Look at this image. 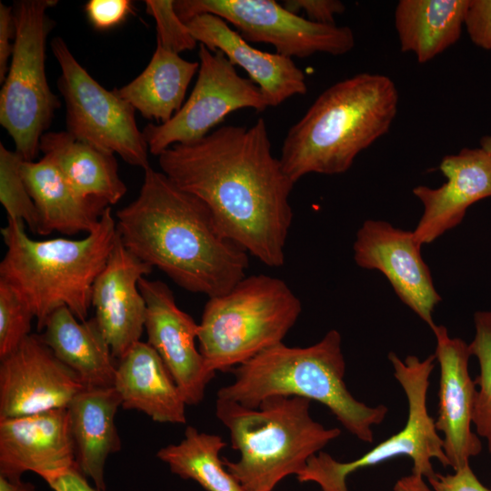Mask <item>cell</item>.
I'll list each match as a JSON object with an SVG mask.
<instances>
[{"mask_svg":"<svg viewBox=\"0 0 491 491\" xmlns=\"http://www.w3.org/2000/svg\"><path fill=\"white\" fill-rule=\"evenodd\" d=\"M311 401L273 396L256 408L217 398L215 416L228 429L236 462L223 458L226 470L244 491H272L287 476L298 475L309 458L337 438L310 415Z\"/></svg>","mask_w":491,"mask_h":491,"instance_id":"cell-6","label":"cell"},{"mask_svg":"<svg viewBox=\"0 0 491 491\" xmlns=\"http://www.w3.org/2000/svg\"><path fill=\"white\" fill-rule=\"evenodd\" d=\"M427 482L435 491H491V487L483 485L476 477L470 465L453 474L436 473Z\"/></svg>","mask_w":491,"mask_h":491,"instance_id":"cell-36","label":"cell"},{"mask_svg":"<svg viewBox=\"0 0 491 491\" xmlns=\"http://www.w3.org/2000/svg\"><path fill=\"white\" fill-rule=\"evenodd\" d=\"M226 446L218 435L187 426L183 440L159 449L156 456L173 474L197 482L206 491H244L219 456Z\"/></svg>","mask_w":491,"mask_h":491,"instance_id":"cell-28","label":"cell"},{"mask_svg":"<svg viewBox=\"0 0 491 491\" xmlns=\"http://www.w3.org/2000/svg\"><path fill=\"white\" fill-rule=\"evenodd\" d=\"M198 69L199 62L185 60L156 44L144 71L114 91L145 118L157 125L165 124L182 107L188 85Z\"/></svg>","mask_w":491,"mask_h":491,"instance_id":"cell-27","label":"cell"},{"mask_svg":"<svg viewBox=\"0 0 491 491\" xmlns=\"http://www.w3.org/2000/svg\"><path fill=\"white\" fill-rule=\"evenodd\" d=\"M439 169L446 183L436 188L417 185L413 189L424 206L413 231L421 246L458 225L473 204L491 197V153L482 147H466L444 156Z\"/></svg>","mask_w":491,"mask_h":491,"instance_id":"cell-19","label":"cell"},{"mask_svg":"<svg viewBox=\"0 0 491 491\" xmlns=\"http://www.w3.org/2000/svg\"><path fill=\"white\" fill-rule=\"evenodd\" d=\"M476 335L468 344L471 355L476 356L479 375L473 413V425L479 437L486 440L491 454V310L477 311L474 315Z\"/></svg>","mask_w":491,"mask_h":491,"instance_id":"cell-29","label":"cell"},{"mask_svg":"<svg viewBox=\"0 0 491 491\" xmlns=\"http://www.w3.org/2000/svg\"><path fill=\"white\" fill-rule=\"evenodd\" d=\"M0 360V418L67 407L85 387L38 334Z\"/></svg>","mask_w":491,"mask_h":491,"instance_id":"cell-13","label":"cell"},{"mask_svg":"<svg viewBox=\"0 0 491 491\" xmlns=\"http://www.w3.org/2000/svg\"><path fill=\"white\" fill-rule=\"evenodd\" d=\"M115 215L124 246L187 291L214 297L246 276L248 253L163 172L145 169L138 196Z\"/></svg>","mask_w":491,"mask_h":491,"instance_id":"cell-2","label":"cell"},{"mask_svg":"<svg viewBox=\"0 0 491 491\" xmlns=\"http://www.w3.org/2000/svg\"><path fill=\"white\" fill-rule=\"evenodd\" d=\"M199 69L189 97L165 124L150 123L143 129L149 153L158 156L176 144H188L206 136L229 114L250 108L269 107L258 86L241 76L220 51L199 46Z\"/></svg>","mask_w":491,"mask_h":491,"instance_id":"cell-12","label":"cell"},{"mask_svg":"<svg viewBox=\"0 0 491 491\" xmlns=\"http://www.w3.org/2000/svg\"><path fill=\"white\" fill-rule=\"evenodd\" d=\"M23 161L16 151L0 143V202L8 218L23 221L37 234V210L20 173Z\"/></svg>","mask_w":491,"mask_h":491,"instance_id":"cell-30","label":"cell"},{"mask_svg":"<svg viewBox=\"0 0 491 491\" xmlns=\"http://www.w3.org/2000/svg\"><path fill=\"white\" fill-rule=\"evenodd\" d=\"M41 340L85 387L114 386L116 365L95 318L81 321L67 307L48 317Z\"/></svg>","mask_w":491,"mask_h":491,"instance_id":"cell-24","label":"cell"},{"mask_svg":"<svg viewBox=\"0 0 491 491\" xmlns=\"http://www.w3.org/2000/svg\"><path fill=\"white\" fill-rule=\"evenodd\" d=\"M85 11L92 25L98 30H107L124 22L132 11L129 0H90Z\"/></svg>","mask_w":491,"mask_h":491,"instance_id":"cell-33","label":"cell"},{"mask_svg":"<svg viewBox=\"0 0 491 491\" xmlns=\"http://www.w3.org/2000/svg\"><path fill=\"white\" fill-rule=\"evenodd\" d=\"M33 318L26 303L0 280V359L14 352L31 335Z\"/></svg>","mask_w":491,"mask_h":491,"instance_id":"cell-31","label":"cell"},{"mask_svg":"<svg viewBox=\"0 0 491 491\" xmlns=\"http://www.w3.org/2000/svg\"><path fill=\"white\" fill-rule=\"evenodd\" d=\"M469 0H400L395 27L402 52L421 64L456 44L465 26Z\"/></svg>","mask_w":491,"mask_h":491,"instance_id":"cell-26","label":"cell"},{"mask_svg":"<svg viewBox=\"0 0 491 491\" xmlns=\"http://www.w3.org/2000/svg\"><path fill=\"white\" fill-rule=\"evenodd\" d=\"M20 173L35 205L37 234H89L99 224L105 202L78 193L48 158L23 161Z\"/></svg>","mask_w":491,"mask_h":491,"instance_id":"cell-22","label":"cell"},{"mask_svg":"<svg viewBox=\"0 0 491 491\" xmlns=\"http://www.w3.org/2000/svg\"><path fill=\"white\" fill-rule=\"evenodd\" d=\"M39 151L85 197L115 205L126 193L115 155L80 141L67 131L45 132L40 139Z\"/></svg>","mask_w":491,"mask_h":491,"instance_id":"cell-25","label":"cell"},{"mask_svg":"<svg viewBox=\"0 0 491 491\" xmlns=\"http://www.w3.org/2000/svg\"><path fill=\"white\" fill-rule=\"evenodd\" d=\"M61 74L57 87L66 109V131L75 138L116 154L127 164L149 165V150L139 130L135 109L115 92L96 82L75 58L61 37L51 41Z\"/></svg>","mask_w":491,"mask_h":491,"instance_id":"cell-10","label":"cell"},{"mask_svg":"<svg viewBox=\"0 0 491 491\" xmlns=\"http://www.w3.org/2000/svg\"><path fill=\"white\" fill-rule=\"evenodd\" d=\"M282 5L296 15L303 11L312 22L326 25L335 24V16L346 10L338 0H285Z\"/></svg>","mask_w":491,"mask_h":491,"instance_id":"cell-35","label":"cell"},{"mask_svg":"<svg viewBox=\"0 0 491 491\" xmlns=\"http://www.w3.org/2000/svg\"><path fill=\"white\" fill-rule=\"evenodd\" d=\"M234 381L217 391V398L256 408L273 396H300L326 406L350 434L365 443L374 440L373 426L388 412L355 398L344 381L346 362L341 334L332 329L306 346L277 344L231 370Z\"/></svg>","mask_w":491,"mask_h":491,"instance_id":"cell-5","label":"cell"},{"mask_svg":"<svg viewBox=\"0 0 491 491\" xmlns=\"http://www.w3.org/2000/svg\"><path fill=\"white\" fill-rule=\"evenodd\" d=\"M138 286L146 304V343L161 357L187 406L199 404L215 373L195 346L198 324L177 306L165 283L142 277Z\"/></svg>","mask_w":491,"mask_h":491,"instance_id":"cell-15","label":"cell"},{"mask_svg":"<svg viewBox=\"0 0 491 491\" xmlns=\"http://www.w3.org/2000/svg\"><path fill=\"white\" fill-rule=\"evenodd\" d=\"M47 484L54 491H99L89 486L78 468L71 469Z\"/></svg>","mask_w":491,"mask_h":491,"instance_id":"cell-38","label":"cell"},{"mask_svg":"<svg viewBox=\"0 0 491 491\" xmlns=\"http://www.w3.org/2000/svg\"><path fill=\"white\" fill-rule=\"evenodd\" d=\"M480 147L491 153V135H485L480 140Z\"/></svg>","mask_w":491,"mask_h":491,"instance_id":"cell-41","label":"cell"},{"mask_svg":"<svg viewBox=\"0 0 491 491\" xmlns=\"http://www.w3.org/2000/svg\"><path fill=\"white\" fill-rule=\"evenodd\" d=\"M78 468L67 408L0 418V476L32 471L48 483Z\"/></svg>","mask_w":491,"mask_h":491,"instance_id":"cell-16","label":"cell"},{"mask_svg":"<svg viewBox=\"0 0 491 491\" xmlns=\"http://www.w3.org/2000/svg\"><path fill=\"white\" fill-rule=\"evenodd\" d=\"M152 270L117 235L107 262L93 286L91 304L95 310V318L116 359L141 341L146 304L138 282Z\"/></svg>","mask_w":491,"mask_h":491,"instance_id":"cell-18","label":"cell"},{"mask_svg":"<svg viewBox=\"0 0 491 491\" xmlns=\"http://www.w3.org/2000/svg\"><path fill=\"white\" fill-rule=\"evenodd\" d=\"M398 101L395 83L384 75L361 73L330 85L288 130L279 157L283 170L295 184L312 173L346 172L388 132Z\"/></svg>","mask_w":491,"mask_h":491,"instance_id":"cell-3","label":"cell"},{"mask_svg":"<svg viewBox=\"0 0 491 491\" xmlns=\"http://www.w3.org/2000/svg\"><path fill=\"white\" fill-rule=\"evenodd\" d=\"M1 234L6 253L0 263V280L30 307L37 331L42 332L51 314L63 306L85 321L93 286L118 235L111 207L82 239L35 240L25 233L23 221L10 218Z\"/></svg>","mask_w":491,"mask_h":491,"instance_id":"cell-4","label":"cell"},{"mask_svg":"<svg viewBox=\"0 0 491 491\" xmlns=\"http://www.w3.org/2000/svg\"><path fill=\"white\" fill-rule=\"evenodd\" d=\"M394 491H435L426 478L422 476L411 473L399 478L394 487Z\"/></svg>","mask_w":491,"mask_h":491,"instance_id":"cell-39","label":"cell"},{"mask_svg":"<svg viewBox=\"0 0 491 491\" xmlns=\"http://www.w3.org/2000/svg\"><path fill=\"white\" fill-rule=\"evenodd\" d=\"M158 162L176 186L207 206L227 237L269 267L284 265L295 183L272 155L263 118L174 145Z\"/></svg>","mask_w":491,"mask_h":491,"instance_id":"cell-1","label":"cell"},{"mask_svg":"<svg viewBox=\"0 0 491 491\" xmlns=\"http://www.w3.org/2000/svg\"><path fill=\"white\" fill-rule=\"evenodd\" d=\"M465 27L472 43L491 50V0H469Z\"/></svg>","mask_w":491,"mask_h":491,"instance_id":"cell-34","label":"cell"},{"mask_svg":"<svg viewBox=\"0 0 491 491\" xmlns=\"http://www.w3.org/2000/svg\"><path fill=\"white\" fill-rule=\"evenodd\" d=\"M114 387L124 409L143 412L159 423H186L187 404L159 355L135 343L116 365Z\"/></svg>","mask_w":491,"mask_h":491,"instance_id":"cell-21","label":"cell"},{"mask_svg":"<svg viewBox=\"0 0 491 491\" xmlns=\"http://www.w3.org/2000/svg\"><path fill=\"white\" fill-rule=\"evenodd\" d=\"M173 0H146L145 11L156 24V44L165 50L180 54L192 50L197 41L186 23L177 15Z\"/></svg>","mask_w":491,"mask_h":491,"instance_id":"cell-32","label":"cell"},{"mask_svg":"<svg viewBox=\"0 0 491 491\" xmlns=\"http://www.w3.org/2000/svg\"><path fill=\"white\" fill-rule=\"evenodd\" d=\"M301 312L300 299L284 280L246 276L227 293L209 297L198 324V349L211 371H231L283 343Z\"/></svg>","mask_w":491,"mask_h":491,"instance_id":"cell-7","label":"cell"},{"mask_svg":"<svg viewBox=\"0 0 491 491\" xmlns=\"http://www.w3.org/2000/svg\"><path fill=\"white\" fill-rule=\"evenodd\" d=\"M121 404L114 386L85 387L66 407L78 469L91 477L99 491H105L108 456L121 449L115 422Z\"/></svg>","mask_w":491,"mask_h":491,"instance_id":"cell-23","label":"cell"},{"mask_svg":"<svg viewBox=\"0 0 491 491\" xmlns=\"http://www.w3.org/2000/svg\"><path fill=\"white\" fill-rule=\"evenodd\" d=\"M186 25L197 42L211 51H220L235 66L245 70L269 106H277L294 95L306 93V75L293 58L253 47L223 18L202 14Z\"/></svg>","mask_w":491,"mask_h":491,"instance_id":"cell-20","label":"cell"},{"mask_svg":"<svg viewBox=\"0 0 491 491\" xmlns=\"http://www.w3.org/2000/svg\"><path fill=\"white\" fill-rule=\"evenodd\" d=\"M388 359L407 400L405 426L353 461L339 462L320 451L309 458L305 469L296 476L300 483L315 482L322 491H348L346 477L350 474L399 456L409 457L413 463L412 473L426 480L436 473L432 459H436L445 467L449 466L443 438L427 410L429 379L436 360L435 354L424 360L416 356H407L402 360L390 352Z\"/></svg>","mask_w":491,"mask_h":491,"instance_id":"cell-9","label":"cell"},{"mask_svg":"<svg viewBox=\"0 0 491 491\" xmlns=\"http://www.w3.org/2000/svg\"><path fill=\"white\" fill-rule=\"evenodd\" d=\"M15 33L14 9L0 3V82L2 84L8 71V60L13 55Z\"/></svg>","mask_w":491,"mask_h":491,"instance_id":"cell-37","label":"cell"},{"mask_svg":"<svg viewBox=\"0 0 491 491\" xmlns=\"http://www.w3.org/2000/svg\"><path fill=\"white\" fill-rule=\"evenodd\" d=\"M56 0L15 2V39L11 65L0 92V124L25 161H33L39 143L60 107L45 66L46 38L54 21L46 11Z\"/></svg>","mask_w":491,"mask_h":491,"instance_id":"cell-8","label":"cell"},{"mask_svg":"<svg viewBox=\"0 0 491 491\" xmlns=\"http://www.w3.org/2000/svg\"><path fill=\"white\" fill-rule=\"evenodd\" d=\"M0 491H35L31 483L20 479H8L0 476Z\"/></svg>","mask_w":491,"mask_h":491,"instance_id":"cell-40","label":"cell"},{"mask_svg":"<svg viewBox=\"0 0 491 491\" xmlns=\"http://www.w3.org/2000/svg\"><path fill=\"white\" fill-rule=\"evenodd\" d=\"M353 249L358 266L381 272L406 306L431 329L436 326L432 313L442 298L413 231L366 220L356 233Z\"/></svg>","mask_w":491,"mask_h":491,"instance_id":"cell-14","label":"cell"},{"mask_svg":"<svg viewBox=\"0 0 491 491\" xmlns=\"http://www.w3.org/2000/svg\"><path fill=\"white\" fill-rule=\"evenodd\" d=\"M174 5L185 23L202 14L217 15L247 42L272 45L276 53L290 58L342 55L355 46L350 27L312 22L274 0H176Z\"/></svg>","mask_w":491,"mask_h":491,"instance_id":"cell-11","label":"cell"},{"mask_svg":"<svg viewBox=\"0 0 491 491\" xmlns=\"http://www.w3.org/2000/svg\"><path fill=\"white\" fill-rule=\"evenodd\" d=\"M432 331L440 367L438 416L435 425L444 435V451L449 466L456 471L469 465V459L482 451L480 438L472 431L476 393L468 371L472 355L468 344L450 337L444 326L436 325Z\"/></svg>","mask_w":491,"mask_h":491,"instance_id":"cell-17","label":"cell"}]
</instances>
